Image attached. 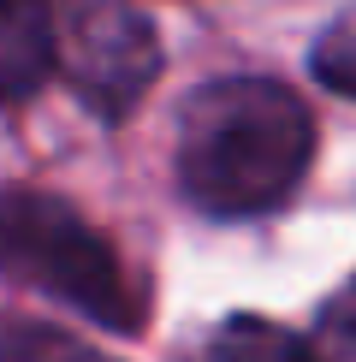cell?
Returning <instances> with one entry per match:
<instances>
[{"instance_id":"obj_1","label":"cell","mask_w":356,"mask_h":362,"mask_svg":"<svg viewBox=\"0 0 356 362\" xmlns=\"http://www.w3.org/2000/svg\"><path fill=\"white\" fill-rule=\"evenodd\" d=\"M315 160V119L273 78H208L178 113V190L214 220H256L297 196Z\"/></svg>"},{"instance_id":"obj_2","label":"cell","mask_w":356,"mask_h":362,"mask_svg":"<svg viewBox=\"0 0 356 362\" xmlns=\"http://www.w3.org/2000/svg\"><path fill=\"white\" fill-rule=\"evenodd\" d=\"M0 279L78 309L107 333H143V285L71 202L48 190L0 196Z\"/></svg>"},{"instance_id":"obj_3","label":"cell","mask_w":356,"mask_h":362,"mask_svg":"<svg viewBox=\"0 0 356 362\" xmlns=\"http://www.w3.org/2000/svg\"><path fill=\"white\" fill-rule=\"evenodd\" d=\"M160 71L155 24L131 0H48V78L119 125Z\"/></svg>"},{"instance_id":"obj_4","label":"cell","mask_w":356,"mask_h":362,"mask_svg":"<svg viewBox=\"0 0 356 362\" xmlns=\"http://www.w3.org/2000/svg\"><path fill=\"white\" fill-rule=\"evenodd\" d=\"M48 83V0H0V101Z\"/></svg>"},{"instance_id":"obj_5","label":"cell","mask_w":356,"mask_h":362,"mask_svg":"<svg viewBox=\"0 0 356 362\" xmlns=\"http://www.w3.org/2000/svg\"><path fill=\"white\" fill-rule=\"evenodd\" d=\"M190 362H315V356H309V339L285 333V327L261 321V315H232L202 339Z\"/></svg>"},{"instance_id":"obj_6","label":"cell","mask_w":356,"mask_h":362,"mask_svg":"<svg viewBox=\"0 0 356 362\" xmlns=\"http://www.w3.org/2000/svg\"><path fill=\"white\" fill-rule=\"evenodd\" d=\"M0 362H107L95 344L59 333V327L24 321V315H0Z\"/></svg>"},{"instance_id":"obj_7","label":"cell","mask_w":356,"mask_h":362,"mask_svg":"<svg viewBox=\"0 0 356 362\" xmlns=\"http://www.w3.org/2000/svg\"><path fill=\"white\" fill-rule=\"evenodd\" d=\"M315 78L338 95H356V6H345L333 24L315 36Z\"/></svg>"},{"instance_id":"obj_8","label":"cell","mask_w":356,"mask_h":362,"mask_svg":"<svg viewBox=\"0 0 356 362\" xmlns=\"http://www.w3.org/2000/svg\"><path fill=\"white\" fill-rule=\"evenodd\" d=\"M309 356L315 362H356V279L321 309L315 339H309Z\"/></svg>"}]
</instances>
